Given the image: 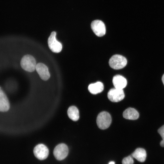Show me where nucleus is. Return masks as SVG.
Instances as JSON below:
<instances>
[{"label": "nucleus", "mask_w": 164, "mask_h": 164, "mask_svg": "<svg viewBox=\"0 0 164 164\" xmlns=\"http://www.w3.org/2000/svg\"><path fill=\"white\" fill-rule=\"evenodd\" d=\"M111 122V118L110 114L106 111H102L98 115L97 123L101 129H105L109 127Z\"/></svg>", "instance_id": "f257e3e1"}, {"label": "nucleus", "mask_w": 164, "mask_h": 164, "mask_svg": "<svg viewBox=\"0 0 164 164\" xmlns=\"http://www.w3.org/2000/svg\"><path fill=\"white\" fill-rule=\"evenodd\" d=\"M109 64L113 69L119 70L125 67L127 64V60L124 56L118 54L113 56L110 59Z\"/></svg>", "instance_id": "f03ea898"}, {"label": "nucleus", "mask_w": 164, "mask_h": 164, "mask_svg": "<svg viewBox=\"0 0 164 164\" xmlns=\"http://www.w3.org/2000/svg\"><path fill=\"white\" fill-rule=\"evenodd\" d=\"M20 64L22 68L25 70L32 72L34 71L36 66L35 58L30 55H26L22 58Z\"/></svg>", "instance_id": "7ed1b4c3"}, {"label": "nucleus", "mask_w": 164, "mask_h": 164, "mask_svg": "<svg viewBox=\"0 0 164 164\" xmlns=\"http://www.w3.org/2000/svg\"><path fill=\"white\" fill-rule=\"evenodd\" d=\"M56 33L55 32H52L48 38V44L50 49L53 52L59 53L62 50V44L56 40Z\"/></svg>", "instance_id": "20e7f679"}, {"label": "nucleus", "mask_w": 164, "mask_h": 164, "mask_svg": "<svg viewBox=\"0 0 164 164\" xmlns=\"http://www.w3.org/2000/svg\"><path fill=\"white\" fill-rule=\"evenodd\" d=\"M68 152V148L67 145L64 143H61L56 146L54 149L53 153L56 159L61 160L67 157Z\"/></svg>", "instance_id": "39448f33"}, {"label": "nucleus", "mask_w": 164, "mask_h": 164, "mask_svg": "<svg viewBox=\"0 0 164 164\" xmlns=\"http://www.w3.org/2000/svg\"><path fill=\"white\" fill-rule=\"evenodd\" d=\"M91 27L94 33L98 36H102L106 33L105 24L100 20H96L93 21L91 24Z\"/></svg>", "instance_id": "423d86ee"}, {"label": "nucleus", "mask_w": 164, "mask_h": 164, "mask_svg": "<svg viewBox=\"0 0 164 164\" xmlns=\"http://www.w3.org/2000/svg\"><path fill=\"white\" fill-rule=\"evenodd\" d=\"M33 153L37 158L40 160H43L47 157L49 151L45 145L40 144L35 147L33 149Z\"/></svg>", "instance_id": "0eeeda50"}, {"label": "nucleus", "mask_w": 164, "mask_h": 164, "mask_svg": "<svg viewBox=\"0 0 164 164\" xmlns=\"http://www.w3.org/2000/svg\"><path fill=\"white\" fill-rule=\"evenodd\" d=\"M125 96L123 89L115 88L111 89L108 93V98L113 102H118L121 101L124 98Z\"/></svg>", "instance_id": "6e6552de"}, {"label": "nucleus", "mask_w": 164, "mask_h": 164, "mask_svg": "<svg viewBox=\"0 0 164 164\" xmlns=\"http://www.w3.org/2000/svg\"><path fill=\"white\" fill-rule=\"evenodd\" d=\"M35 69L42 80H46L50 78V74L48 68L44 64L42 63H37L36 65Z\"/></svg>", "instance_id": "1a4fd4ad"}, {"label": "nucleus", "mask_w": 164, "mask_h": 164, "mask_svg": "<svg viewBox=\"0 0 164 164\" xmlns=\"http://www.w3.org/2000/svg\"><path fill=\"white\" fill-rule=\"evenodd\" d=\"M112 82L114 87L120 89H123L127 84L126 79L123 76L119 75L113 77Z\"/></svg>", "instance_id": "9d476101"}, {"label": "nucleus", "mask_w": 164, "mask_h": 164, "mask_svg": "<svg viewBox=\"0 0 164 164\" xmlns=\"http://www.w3.org/2000/svg\"><path fill=\"white\" fill-rule=\"evenodd\" d=\"M10 108L8 99L4 92L0 87V111H8Z\"/></svg>", "instance_id": "9b49d317"}, {"label": "nucleus", "mask_w": 164, "mask_h": 164, "mask_svg": "<svg viewBox=\"0 0 164 164\" xmlns=\"http://www.w3.org/2000/svg\"><path fill=\"white\" fill-rule=\"evenodd\" d=\"M123 115V117L126 119L135 120L138 118L139 114L135 109L129 108L124 111Z\"/></svg>", "instance_id": "f8f14e48"}, {"label": "nucleus", "mask_w": 164, "mask_h": 164, "mask_svg": "<svg viewBox=\"0 0 164 164\" xmlns=\"http://www.w3.org/2000/svg\"><path fill=\"white\" fill-rule=\"evenodd\" d=\"M132 156L138 161L143 162L145 161L146 157L145 150L142 148H138L132 154Z\"/></svg>", "instance_id": "ddd939ff"}, {"label": "nucleus", "mask_w": 164, "mask_h": 164, "mask_svg": "<svg viewBox=\"0 0 164 164\" xmlns=\"http://www.w3.org/2000/svg\"><path fill=\"white\" fill-rule=\"evenodd\" d=\"M104 89L103 84L100 82L90 84L88 87L89 91L92 94H95L102 92Z\"/></svg>", "instance_id": "4468645a"}, {"label": "nucleus", "mask_w": 164, "mask_h": 164, "mask_svg": "<svg viewBox=\"0 0 164 164\" xmlns=\"http://www.w3.org/2000/svg\"><path fill=\"white\" fill-rule=\"evenodd\" d=\"M67 114L69 117L73 121H77L79 119V111L77 108L75 106H71L68 108Z\"/></svg>", "instance_id": "2eb2a0df"}, {"label": "nucleus", "mask_w": 164, "mask_h": 164, "mask_svg": "<svg viewBox=\"0 0 164 164\" xmlns=\"http://www.w3.org/2000/svg\"><path fill=\"white\" fill-rule=\"evenodd\" d=\"M158 131L162 138L160 142V145L162 147H164V125L159 128Z\"/></svg>", "instance_id": "dca6fc26"}, {"label": "nucleus", "mask_w": 164, "mask_h": 164, "mask_svg": "<svg viewBox=\"0 0 164 164\" xmlns=\"http://www.w3.org/2000/svg\"><path fill=\"white\" fill-rule=\"evenodd\" d=\"M134 161L132 156H128L124 158L122 160V164H133Z\"/></svg>", "instance_id": "f3484780"}, {"label": "nucleus", "mask_w": 164, "mask_h": 164, "mask_svg": "<svg viewBox=\"0 0 164 164\" xmlns=\"http://www.w3.org/2000/svg\"><path fill=\"white\" fill-rule=\"evenodd\" d=\"M162 81L164 85V74H163L162 77Z\"/></svg>", "instance_id": "a211bd4d"}, {"label": "nucleus", "mask_w": 164, "mask_h": 164, "mask_svg": "<svg viewBox=\"0 0 164 164\" xmlns=\"http://www.w3.org/2000/svg\"><path fill=\"white\" fill-rule=\"evenodd\" d=\"M108 164H115L114 162L113 161L110 162Z\"/></svg>", "instance_id": "6ab92c4d"}]
</instances>
